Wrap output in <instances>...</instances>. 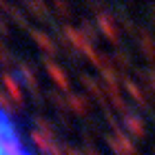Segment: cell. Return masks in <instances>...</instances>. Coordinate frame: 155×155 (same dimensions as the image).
Wrapping results in <instances>:
<instances>
[{
    "label": "cell",
    "instance_id": "6da1fadb",
    "mask_svg": "<svg viewBox=\"0 0 155 155\" xmlns=\"http://www.w3.org/2000/svg\"><path fill=\"white\" fill-rule=\"evenodd\" d=\"M0 155H36L27 146L16 120L5 109H0Z\"/></svg>",
    "mask_w": 155,
    "mask_h": 155
}]
</instances>
